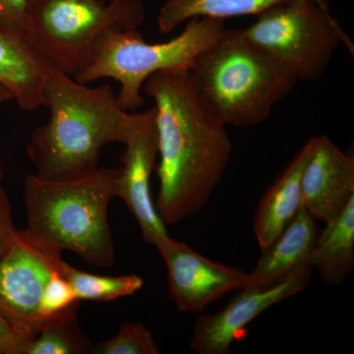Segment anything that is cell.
Returning <instances> with one entry per match:
<instances>
[{"label": "cell", "instance_id": "16", "mask_svg": "<svg viewBox=\"0 0 354 354\" xmlns=\"http://www.w3.org/2000/svg\"><path fill=\"white\" fill-rule=\"evenodd\" d=\"M325 283H342L354 267V198L318 232L307 262Z\"/></svg>", "mask_w": 354, "mask_h": 354}, {"label": "cell", "instance_id": "20", "mask_svg": "<svg viewBox=\"0 0 354 354\" xmlns=\"http://www.w3.org/2000/svg\"><path fill=\"white\" fill-rule=\"evenodd\" d=\"M93 354L160 353L152 333L141 323L125 322L118 334L108 341L93 344Z\"/></svg>", "mask_w": 354, "mask_h": 354}, {"label": "cell", "instance_id": "21", "mask_svg": "<svg viewBox=\"0 0 354 354\" xmlns=\"http://www.w3.org/2000/svg\"><path fill=\"white\" fill-rule=\"evenodd\" d=\"M32 332L0 308V354H22Z\"/></svg>", "mask_w": 354, "mask_h": 354}, {"label": "cell", "instance_id": "4", "mask_svg": "<svg viewBox=\"0 0 354 354\" xmlns=\"http://www.w3.org/2000/svg\"><path fill=\"white\" fill-rule=\"evenodd\" d=\"M191 80L204 106L225 127L264 122L295 90L292 74L243 30H227L195 58Z\"/></svg>", "mask_w": 354, "mask_h": 354}, {"label": "cell", "instance_id": "17", "mask_svg": "<svg viewBox=\"0 0 354 354\" xmlns=\"http://www.w3.org/2000/svg\"><path fill=\"white\" fill-rule=\"evenodd\" d=\"M283 0H165L158 15V30L167 34L184 22L209 17L225 20L259 15Z\"/></svg>", "mask_w": 354, "mask_h": 354}, {"label": "cell", "instance_id": "13", "mask_svg": "<svg viewBox=\"0 0 354 354\" xmlns=\"http://www.w3.org/2000/svg\"><path fill=\"white\" fill-rule=\"evenodd\" d=\"M48 67L25 35L0 25V84L10 91L21 109L34 111L41 106Z\"/></svg>", "mask_w": 354, "mask_h": 354}, {"label": "cell", "instance_id": "7", "mask_svg": "<svg viewBox=\"0 0 354 354\" xmlns=\"http://www.w3.org/2000/svg\"><path fill=\"white\" fill-rule=\"evenodd\" d=\"M244 29L297 81L315 82L325 74L335 51L353 44L324 0H283L257 15Z\"/></svg>", "mask_w": 354, "mask_h": 354}, {"label": "cell", "instance_id": "10", "mask_svg": "<svg viewBox=\"0 0 354 354\" xmlns=\"http://www.w3.org/2000/svg\"><path fill=\"white\" fill-rule=\"evenodd\" d=\"M132 122L125 141V152L121 157L118 197L138 223L144 241L157 247L169 236L151 195V176L156 169L158 155L155 109L143 113H132Z\"/></svg>", "mask_w": 354, "mask_h": 354}, {"label": "cell", "instance_id": "11", "mask_svg": "<svg viewBox=\"0 0 354 354\" xmlns=\"http://www.w3.org/2000/svg\"><path fill=\"white\" fill-rule=\"evenodd\" d=\"M59 254L46 252L17 230L10 246L0 254V308L32 334L41 325V304L53 272L59 269Z\"/></svg>", "mask_w": 354, "mask_h": 354}, {"label": "cell", "instance_id": "6", "mask_svg": "<svg viewBox=\"0 0 354 354\" xmlns=\"http://www.w3.org/2000/svg\"><path fill=\"white\" fill-rule=\"evenodd\" d=\"M145 17L141 0H29L25 37L50 66L75 77L104 32L139 29Z\"/></svg>", "mask_w": 354, "mask_h": 354}, {"label": "cell", "instance_id": "5", "mask_svg": "<svg viewBox=\"0 0 354 354\" xmlns=\"http://www.w3.org/2000/svg\"><path fill=\"white\" fill-rule=\"evenodd\" d=\"M225 30V20L196 18L171 41L150 44L138 29H109L97 39L91 64L75 79L87 85L113 79L120 85L116 95L121 108L132 113L145 102L141 91L149 77L165 70L189 69Z\"/></svg>", "mask_w": 354, "mask_h": 354}, {"label": "cell", "instance_id": "18", "mask_svg": "<svg viewBox=\"0 0 354 354\" xmlns=\"http://www.w3.org/2000/svg\"><path fill=\"white\" fill-rule=\"evenodd\" d=\"M93 344L79 327L77 311L41 324L25 344L22 354L91 353Z\"/></svg>", "mask_w": 354, "mask_h": 354}, {"label": "cell", "instance_id": "9", "mask_svg": "<svg viewBox=\"0 0 354 354\" xmlns=\"http://www.w3.org/2000/svg\"><path fill=\"white\" fill-rule=\"evenodd\" d=\"M156 248L167 266L169 297L179 311L201 314L216 300L252 285L250 274L209 260L169 235Z\"/></svg>", "mask_w": 354, "mask_h": 354}, {"label": "cell", "instance_id": "15", "mask_svg": "<svg viewBox=\"0 0 354 354\" xmlns=\"http://www.w3.org/2000/svg\"><path fill=\"white\" fill-rule=\"evenodd\" d=\"M315 221L304 207H300L283 232L263 249L255 269L250 274L252 285L272 283L308 265L310 253L318 234Z\"/></svg>", "mask_w": 354, "mask_h": 354}, {"label": "cell", "instance_id": "19", "mask_svg": "<svg viewBox=\"0 0 354 354\" xmlns=\"http://www.w3.org/2000/svg\"><path fill=\"white\" fill-rule=\"evenodd\" d=\"M59 269L79 300L111 301L135 295L144 286L143 279L136 274L99 276L76 269L64 260L60 263Z\"/></svg>", "mask_w": 354, "mask_h": 354}, {"label": "cell", "instance_id": "14", "mask_svg": "<svg viewBox=\"0 0 354 354\" xmlns=\"http://www.w3.org/2000/svg\"><path fill=\"white\" fill-rule=\"evenodd\" d=\"M312 148L311 138L261 199L254 218V232L261 250L283 232L302 206L301 176Z\"/></svg>", "mask_w": 354, "mask_h": 354}, {"label": "cell", "instance_id": "24", "mask_svg": "<svg viewBox=\"0 0 354 354\" xmlns=\"http://www.w3.org/2000/svg\"><path fill=\"white\" fill-rule=\"evenodd\" d=\"M12 100L13 95L10 91L4 87L2 84H0V106L3 104L4 102L12 101ZM2 178H3V169H2L1 160H0V185H1Z\"/></svg>", "mask_w": 354, "mask_h": 354}, {"label": "cell", "instance_id": "1", "mask_svg": "<svg viewBox=\"0 0 354 354\" xmlns=\"http://www.w3.org/2000/svg\"><path fill=\"white\" fill-rule=\"evenodd\" d=\"M143 88L155 104L158 130L156 209L171 227L206 206L227 171L232 142L198 97L189 69L157 72Z\"/></svg>", "mask_w": 354, "mask_h": 354}, {"label": "cell", "instance_id": "22", "mask_svg": "<svg viewBox=\"0 0 354 354\" xmlns=\"http://www.w3.org/2000/svg\"><path fill=\"white\" fill-rule=\"evenodd\" d=\"M29 0H0V25L25 35Z\"/></svg>", "mask_w": 354, "mask_h": 354}, {"label": "cell", "instance_id": "8", "mask_svg": "<svg viewBox=\"0 0 354 354\" xmlns=\"http://www.w3.org/2000/svg\"><path fill=\"white\" fill-rule=\"evenodd\" d=\"M311 276V268L305 265L272 283L235 291L236 295L220 312L198 317L191 348L199 354L230 353L232 344L241 339L249 324L266 310L304 291Z\"/></svg>", "mask_w": 354, "mask_h": 354}, {"label": "cell", "instance_id": "3", "mask_svg": "<svg viewBox=\"0 0 354 354\" xmlns=\"http://www.w3.org/2000/svg\"><path fill=\"white\" fill-rule=\"evenodd\" d=\"M120 167L97 169L65 181L36 174L26 177L24 202L27 227L23 234L39 248L59 254L69 250L97 267L115 263L109 228V203L118 197Z\"/></svg>", "mask_w": 354, "mask_h": 354}, {"label": "cell", "instance_id": "12", "mask_svg": "<svg viewBox=\"0 0 354 354\" xmlns=\"http://www.w3.org/2000/svg\"><path fill=\"white\" fill-rule=\"evenodd\" d=\"M312 140L313 148L301 176L302 207L326 223L354 198V158L329 137Z\"/></svg>", "mask_w": 354, "mask_h": 354}, {"label": "cell", "instance_id": "2", "mask_svg": "<svg viewBox=\"0 0 354 354\" xmlns=\"http://www.w3.org/2000/svg\"><path fill=\"white\" fill-rule=\"evenodd\" d=\"M41 106L50 118L37 128L27 153L44 180L65 181L88 176L99 167L102 148L124 144L132 113L121 108L109 84L88 87L73 76L48 67Z\"/></svg>", "mask_w": 354, "mask_h": 354}, {"label": "cell", "instance_id": "23", "mask_svg": "<svg viewBox=\"0 0 354 354\" xmlns=\"http://www.w3.org/2000/svg\"><path fill=\"white\" fill-rule=\"evenodd\" d=\"M17 230L14 227L10 201L0 185V254L3 253L12 243Z\"/></svg>", "mask_w": 354, "mask_h": 354}]
</instances>
